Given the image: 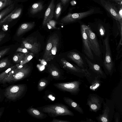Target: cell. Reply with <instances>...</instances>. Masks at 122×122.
<instances>
[{"label":"cell","mask_w":122,"mask_h":122,"mask_svg":"<svg viewBox=\"0 0 122 122\" xmlns=\"http://www.w3.org/2000/svg\"><path fill=\"white\" fill-rule=\"evenodd\" d=\"M86 32L90 47L93 54L95 61L101 66L103 52L102 42L88 26L86 30Z\"/></svg>","instance_id":"obj_1"},{"label":"cell","mask_w":122,"mask_h":122,"mask_svg":"<svg viewBox=\"0 0 122 122\" xmlns=\"http://www.w3.org/2000/svg\"><path fill=\"white\" fill-rule=\"evenodd\" d=\"M110 36H107L102 41L103 52L101 66L106 75H112L115 70L109 42Z\"/></svg>","instance_id":"obj_2"},{"label":"cell","mask_w":122,"mask_h":122,"mask_svg":"<svg viewBox=\"0 0 122 122\" xmlns=\"http://www.w3.org/2000/svg\"><path fill=\"white\" fill-rule=\"evenodd\" d=\"M37 109L50 117L54 118L59 116H73L74 114L66 105L61 103L46 105L38 107Z\"/></svg>","instance_id":"obj_3"},{"label":"cell","mask_w":122,"mask_h":122,"mask_svg":"<svg viewBox=\"0 0 122 122\" xmlns=\"http://www.w3.org/2000/svg\"><path fill=\"white\" fill-rule=\"evenodd\" d=\"M103 109L102 114L96 117L98 122H110L113 118L114 112V105L113 102L106 99L103 102Z\"/></svg>","instance_id":"obj_4"},{"label":"cell","mask_w":122,"mask_h":122,"mask_svg":"<svg viewBox=\"0 0 122 122\" xmlns=\"http://www.w3.org/2000/svg\"><path fill=\"white\" fill-rule=\"evenodd\" d=\"M82 81L80 80L64 83H54L53 85L59 90L70 93L71 94L76 95L80 91V87Z\"/></svg>","instance_id":"obj_5"},{"label":"cell","mask_w":122,"mask_h":122,"mask_svg":"<svg viewBox=\"0 0 122 122\" xmlns=\"http://www.w3.org/2000/svg\"><path fill=\"white\" fill-rule=\"evenodd\" d=\"M27 89V86L25 84L12 85L6 89L5 95L7 98L15 100L25 93Z\"/></svg>","instance_id":"obj_6"},{"label":"cell","mask_w":122,"mask_h":122,"mask_svg":"<svg viewBox=\"0 0 122 122\" xmlns=\"http://www.w3.org/2000/svg\"><path fill=\"white\" fill-rule=\"evenodd\" d=\"M61 62L65 70L69 73L80 78H83L89 74L87 69L81 68L74 64H71L64 58Z\"/></svg>","instance_id":"obj_7"},{"label":"cell","mask_w":122,"mask_h":122,"mask_svg":"<svg viewBox=\"0 0 122 122\" xmlns=\"http://www.w3.org/2000/svg\"><path fill=\"white\" fill-rule=\"evenodd\" d=\"M86 56L77 50L69 52L67 57L74 63V64L82 69H87L88 66L85 59Z\"/></svg>","instance_id":"obj_8"},{"label":"cell","mask_w":122,"mask_h":122,"mask_svg":"<svg viewBox=\"0 0 122 122\" xmlns=\"http://www.w3.org/2000/svg\"><path fill=\"white\" fill-rule=\"evenodd\" d=\"M88 27V26L83 24L81 26V35L82 45V52L83 54L91 60L96 62L90 47L87 36L86 32V30Z\"/></svg>","instance_id":"obj_9"},{"label":"cell","mask_w":122,"mask_h":122,"mask_svg":"<svg viewBox=\"0 0 122 122\" xmlns=\"http://www.w3.org/2000/svg\"><path fill=\"white\" fill-rule=\"evenodd\" d=\"M104 100V99L96 94H90L87 100V105L89 107V110L96 113L100 110Z\"/></svg>","instance_id":"obj_10"},{"label":"cell","mask_w":122,"mask_h":122,"mask_svg":"<svg viewBox=\"0 0 122 122\" xmlns=\"http://www.w3.org/2000/svg\"><path fill=\"white\" fill-rule=\"evenodd\" d=\"M94 10L92 9L81 13L69 14L62 19L61 21L64 23L74 22L93 14Z\"/></svg>","instance_id":"obj_11"},{"label":"cell","mask_w":122,"mask_h":122,"mask_svg":"<svg viewBox=\"0 0 122 122\" xmlns=\"http://www.w3.org/2000/svg\"><path fill=\"white\" fill-rule=\"evenodd\" d=\"M21 47L25 48L34 54H37L40 49V43L33 37H28L22 41Z\"/></svg>","instance_id":"obj_12"},{"label":"cell","mask_w":122,"mask_h":122,"mask_svg":"<svg viewBox=\"0 0 122 122\" xmlns=\"http://www.w3.org/2000/svg\"><path fill=\"white\" fill-rule=\"evenodd\" d=\"M85 58L88 66V71L97 75L101 78L105 79L107 78L106 75L102 70V67L100 64L96 62L91 61L86 56Z\"/></svg>","instance_id":"obj_13"},{"label":"cell","mask_w":122,"mask_h":122,"mask_svg":"<svg viewBox=\"0 0 122 122\" xmlns=\"http://www.w3.org/2000/svg\"><path fill=\"white\" fill-rule=\"evenodd\" d=\"M100 1L103 7L114 19L119 22H122V18L120 16L116 7L114 5L105 0H100Z\"/></svg>","instance_id":"obj_14"},{"label":"cell","mask_w":122,"mask_h":122,"mask_svg":"<svg viewBox=\"0 0 122 122\" xmlns=\"http://www.w3.org/2000/svg\"><path fill=\"white\" fill-rule=\"evenodd\" d=\"M31 71V69L30 67L23 65L8 80L7 82L17 81L25 78L30 74Z\"/></svg>","instance_id":"obj_15"},{"label":"cell","mask_w":122,"mask_h":122,"mask_svg":"<svg viewBox=\"0 0 122 122\" xmlns=\"http://www.w3.org/2000/svg\"><path fill=\"white\" fill-rule=\"evenodd\" d=\"M88 72L89 74L85 77L90 84V89L92 91H96L101 85L102 81L100 79L101 78L95 74L91 72Z\"/></svg>","instance_id":"obj_16"},{"label":"cell","mask_w":122,"mask_h":122,"mask_svg":"<svg viewBox=\"0 0 122 122\" xmlns=\"http://www.w3.org/2000/svg\"><path fill=\"white\" fill-rule=\"evenodd\" d=\"M47 70L49 75L52 79L56 80H61L66 78L63 73L57 67L53 65L48 66Z\"/></svg>","instance_id":"obj_17"},{"label":"cell","mask_w":122,"mask_h":122,"mask_svg":"<svg viewBox=\"0 0 122 122\" xmlns=\"http://www.w3.org/2000/svg\"><path fill=\"white\" fill-rule=\"evenodd\" d=\"M22 11L21 7H16L8 15L0 21V26L3 24L11 21L20 15Z\"/></svg>","instance_id":"obj_18"},{"label":"cell","mask_w":122,"mask_h":122,"mask_svg":"<svg viewBox=\"0 0 122 122\" xmlns=\"http://www.w3.org/2000/svg\"><path fill=\"white\" fill-rule=\"evenodd\" d=\"M55 5L54 0H52L45 12L43 23V26L46 25L53 18Z\"/></svg>","instance_id":"obj_19"},{"label":"cell","mask_w":122,"mask_h":122,"mask_svg":"<svg viewBox=\"0 0 122 122\" xmlns=\"http://www.w3.org/2000/svg\"><path fill=\"white\" fill-rule=\"evenodd\" d=\"M59 45V38L56 34H55L53 46L49 55L46 61L48 62L53 60L56 56Z\"/></svg>","instance_id":"obj_20"},{"label":"cell","mask_w":122,"mask_h":122,"mask_svg":"<svg viewBox=\"0 0 122 122\" xmlns=\"http://www.w3.org/2000/svg\"><path fill=\"white\" fill-rule=\"evenodd\" d=\"M63 100L65 103L72 109L80 113H84L80 105L72 99L68 97H64Z\"/></svg>","instance_id":"obj_21"},{"label":"cell","mask_w":122,"mask_h":122,"mask_svg":"<svg viewBox=\"0 0 122 122\" xmlns=\"http://www.w3.org/2000/svg\"><path fill=\"white\" fill-rule=\"evenodd\" d=\"M28 113L33 117L40 119H43L46 118L47 115L43 112L37 109L30 107L27 110Z\"/></svg>","instance_id":"obj_22"},{"label":"cell","mask_w":122,"mask_h":122,"mask_svg":"<svg viewBox=\"0 0 122 122\" xmlns=\"http://www.w3.org/2000/svg\"><path fill=\"white\" fill-rule=\"evenodd\" d=\"M35 25L34 22L25 23L22 24L17 31L16 36H20L24 33L32 29Z\"/></svg>","instance_id":"obj_23"},{"label":"cell","mask_w":122,"mask_h":122,"mask_svg":"<svg viewBox=\"0 0 122 122\" xmlns=\"http://www.w3.org/2000/svg\"><path fill=\"white\" fill-rule=\"evenodd\" d=\"M52 79L49 75L47 77H45L40 79L37 85L38 91L41 92L43 90L50 84Z\"/></svg>","instance_id":"obj_24"},{"label":"cell","mask_w":122,"mask_h":122,"mask_svg":"<svg viewBox=\"0 0 122 122\" xmlns=\"http://www.w3.org/2000/svg\"><path fill=\"white\" fill-rule=\"evenodd\" d=\"M55 34L51 36L47 42L46 47L43 56V59L46 61L48 57L53 46Z\"/></svg>","instance_id":"obj_25"},{"label":"cell","mask_w":122,"mask_h":122,"mask_svg":"<svg viewBox=\"0 0 122 122\" xmlns=\"http://www.w3.org/2000/svg\"><path fill=\"white\" fill-rule=\"evenodd\" d=\"M43 8V3L39 2L34 4L31 6L30 9L31 14L34 15L41 11Z\"/></svg>","instance_id":"obj_26"},{"label":"cell","mask_w":122,"mask_h":122,"mask_svg":"<svg viewBox=\"0 0 122 122\" xmlns=\"http://www.w3.org/2000/svg\"><path fill=\"white\" fill-rule=\"evenodd\" d=\"M15 3H11L0 12V20L4 16L11 12L14 9Z\"/></svg>","instance_id":"obj_27"},{"label":"cell","mask_w":122,"mask_h":122,"mask_svg":"<svg viewBox=\"0 0 122 122\" xmlns=\"http://www.w3.org/2000/svg\"><path fill=\"white\" fill-rule=\"evenodd\" d=\"M19 64L11 66L8 68L6 70L0 74V82H1L7 76L9 72L12 70L16 68Z\"/></svg>","instance_id":"obj_28"},{"label":"cell","mask_w":122,"mask_h":122,"mask_svg":"<svg viewBox=\"0 0 122 122\" xmlns=\"http://www.w3.org/2000/svg\"><path fill=\"white\" fill-rule=\"evenodd\" d=\"M26 55L20 52L15 54L13 57V61L15 63H19L23 59Z\"/></svg>","instance_id":"obj_29"},{"label":"cell","mask_w":122,"mask_h":122,"mask_svg":"<svg viewBox=\"0 0 122 122\" xmlns=\"http://www.w3.org/2000/svg\"><path fill=\"white\" fill-rule=\"evenodd\" d=\"M10 62L8 58L2 60L0 61V71L10 67Z\"/></svg>","instance_id":"obj_30"},{"label":"cell","mask_w":122,"mask_h":122,"mask_svg":"<svg viewBox=\"0 0 122 122\" xmlns=\"http://www.w3.org/2000/svg\"><path fill=\"white\" fill-rule=\"evenodd\" d=\"M34 56V54L32 52L29 53L25 56L23 59L20 63V65H22L29 62Z\"/></svg>","instance_id":"obj_31"},{"label":"cell","mask_w":122,"mask_h":122,"mask_svg":"<svg viewBox=\"0 0 122 122\" xmlns=\"http://www.w3.org/2000/svg\"><path fill=\"white\" fill-rule=\"evenodd\" d=\"M62 10L61 3L59 2L58 3L56 6L55 11V15L56 19H57L59 17Z\"/></svg>","instance_id":"obj_32"},{"label":"cell","mask_w":122,"mask_h":122,"mask_svg":"<svg viewBox=\"0 0 122 122\" xmlns=\"http://www.w3.org/2000/svg\"><path fill=\"white\" fill-rule=\"evenodd\" d=\"M12 2L10 0H4L0 1V10L5 7L8 6Z\"/></svg>","instance_id":"obj_33"},{"label":"cell","mask_w":122,"mask_h":122,"mask_svg":"<svg viewBox=\"0 0 122 122\" xmlns=\"http://www.w3.org/2000/svg\"><path fill=\"white\" fill-rule=\"evenodd\" d=\"M16 51L23 53L26 55L29 53V50L27 49L22 47H19L16 50Z\"/></svg>","instance_id":"obj_34"},{"label":"cell","mask_w":122,"mask_h":122,"mask_svg":"<svg viewBox=\"0 0 122 122\" xmlns=\"http://www.w3.org/2000/svg\"><path fill=\"white\" fill-rule=\"evenodd\" d=\"M10 49V48H7L0 51V58L6 54L9 51Z\"/></svg>","instance_id":"obj_35"},{"label":"cell","mask_w":122,"mask_h":122,"mask_svg":"<svg viewBox=\"0 0 122 122\" xmlns=\"http://www.w3.org/2000/svg\"><path fill=\"white\" fill-rule=\"evenodd\" d=\"M71 121L68 120H63L61 119H57L54 118L51 122H70Z\"/></svg>","instance_id":"obj_36"},{"label":"cell","mask_w":122,"mask_h":122,"mask_svg":"<svg viewBox=\"0 0 122 122\" xmlns=\"http://www.w3.org/2000/svg\"><path fill=\"white\" fill-rule=\"evenodd\" d=\"M115 122H119L120 117L119 114L118 113H116L114 117Z\"/></svg>","instance_id":"obj_37"},{"label":"cell","mask_w":122,"mask_h":122,"mask_svg":"<svg viewBox=\"0 0 122 122\" xmlns=\"http://www.w3.org/2000/svg\"><path fill=\"white\" fill-rule=\"evenodd\" d=\"M80 122H96L95 121H94L91 119L90 118H86V120L85 121H81Z\"/></svg>","instance_id":"obj_38"},{"label":"cell","mask_w":122,"mask_h":122,"mask_svg":"<svg viewBox=\"0 0 122 122\" xmlns=\"http://www.w3.org/2000/svg\"><path fill=\"white\" fill-rule=\"evenodd\" d=\"M49 22L50 25L54 27L55 24V21L53 20H50Z\"/></svg>","instance_id":"obj_39"},{"label":"cell","mask_w":122,"mask_h":122,"mask_svg":"<svg viewBox=\"0 0 122 122\" xmlns=\"http://www.w3.org/2000/svg\"><path fill=\"white\" fill-rule=\"evenodd\" d=\"M6 34L4 33H0V41H1L5 37Z\"/></svg>","instance_id":"obj_40"},{"label":"cell","mask_w":122,"mask_h":122,"mask_svg":"<svg viewBox=\"0 0 122 122\" xmlns=\"http://www.w3.org/2000/svg\"><path fill=\"white\" fill-rule=\"evenodd\" d=\"M63 5H65L70 0H61Z\"/></svg>","instance_id":"obj_41"},{"label":"cell","mask_w":122,"mask_h":122,"mask_svg":"<svg viewBox=\"0 0 122 122\" xmlns=\"http://www.w3.org/2000/svg\"><path fill=\"white\" fill-rule=\"evenodd\" d=\"M114 1L117 3L122 4V0H111Z\"/></svg>","instance_id":"obj_42"},{"label":"cell","mask_w":122,"mask_h":122,"mask_svg":"<svg viewBox=\"0 0 122 122\" xmlns=\"http://www.w3.org/2000/svg\"><path fill=\"white\" fill-rule=\"evenodd\" d=\"M2 112H0V116H1Z\"/></svg>","instance_id":"obj_43"},{"label":"cell","mask_w":122,"mask_h":122,"mask_svg":"<svg viewBox=\"0 0 122 122\" xmlns=\"http://www.w3.org/2000/svg\"><path fill=\"white\" fill-rule=\"evenodd\" d=\"M0 0V1H1V0Z\"/></svg>","instance_id":"obj_44"},{"label":"cell","mask_w":122,"mask_h":122,"mask_svg":"<svg viewBox=\"0 0 122 122\" xmlns=\"http://www.w3.org/2000/svg\"><path fill=\"white\" fill-rule=\"evenodd\" d=\"M8 0V1H9V0Z\"/></svg>","instance_id":"obj_45"}]
</instances>
